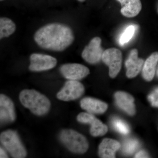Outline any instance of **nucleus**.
I'll return each instance as SVG.
<instances>
[{"label": "nucleus", "mask_w": 158, "mask_h": 158, "mask_svg": "<svg viewBox=\"0 0 158 158\" xmlns=\"http://www.w3.org/2000/svg\"><path fill=\"white\" fill-rule=\"evenodd\" d=\"M34 39L41 48L62 52L72 44L74 36L70 27L61 23H54L38 29L34 34Z\"/></svg>", "instance_id": "f257e3e1"}, {"label": "nucleus", "mask_w": 158, "mask_h": 158, "mask_svg": "<svg viewBox=\"0 0 158 158\" xmlns=\"http://www.w3.org/2000/svg\"><path fill=\"white\" fill-rule=\"evenodd\" d=\"M20 102L34 115H45L51 108V102L45 95L34 90L25 89L20 93Z\"/></svg>", "instance_id": "f03ea898"}, {"label": "nucleus", "mask_w": 158, "mask_h": 158, "mask_svg": "<svg viewBox=\"0 0 158 158\" xmlns=\"http://www.w3.org/2000/svg\"><path fill=\"white\" fill-rule=\"evenodd\" d=\"M59 138L66 148L74 153H85L89 148L87 138L73 130H62L59 134Z\"/></svg>", "instance_id": "7ed1b4c3"}, {"label": "nucleus", "mask_w": 158, "mask_h": 158, "mask_svg": "<svg viewBox=\"0 0 158 158\" xmlns=\"http://www.w3.org/2000/svg\"><path fill=\"white\" fill-rule=\"evenodd\" d=\"M0 141L12 157L24 158L27 156L25 148L15 131L8 130L3 131L0 135Z\"/></svg>", "instance_id": "20e7f679"}, {"label": "nucleus", "mask_w": 158, "mask_h": 158, "mask_svg": "<svg viewBox=\"0 0 158 158\" xmlns=\"http://www.w3.org/2000/svg\"><path fill=\"white\" fill-rule=\"evenodd\" d=\"M102 60L109 66L110 77H116L121 68L122 54L121 51L116 48L106 50L103 54Z\"/></svg>", "instance_id": "39448f33"}, {"label": "nucleus", "mask_w": 158, "mask_h": 158, "mask_svg": "<svg viewBox=\"0 0 158 158\" xmlns=\"http://www.w3.org/2000/svg\"><path fill=\"white\" fill-rule=\"evenodd\" d=\"M85 88L77 81L69 80L57 93V98L63 101H70L79 98L84 94Z\"/></svg>", "instance_id": "423d86ee"}, {"label": "nucleus", "mask_w": 158, "mask_h": 158, "mask_svg": "<svg viewBox=\"0 0 158 158\" xmlns=\"http://www.w3.org/2000/svg\"><path fill=\"white\" fill-rule=\"evenodd\" d=\"M57 64V60L49 55L39 53L32 54L30 56L29 69L32 72H41L50 70Z\"/></svg>", "instance_id": "0eeeda50"}, {"label": "nucleus", "mask_w": 158, "mask_h": 158, "mask_svg": "<svg viewBox=\"0 0 158 158\" xmlns=\"http://www.w3.org/2000/svg\"><path fill=\"white\" fill-rule=\"evenodd\" d=\"M102 40L95 37L86 46L82 53L83 59L88 63L95 64L102 60L104 52L101 47Z\"/></svg>", "instance_id": "6e6552de"}, {"label": "nucleus", "mask_w": 158, "mask_h": 158, "mask_svg": "<svg viewBox=\"0 0 158 158\" xmlns=\"http://www.w3.org/2000/svg\"><path fill=\"white\" fill-rule=\"evenodd\" d=\"M77 119L81 123L90 125V133L94 137L102 136L107 132V126L91 113H80L77 116Z\"/></svg>", "instance_id": "1a4fd4ad"}, {"label": "nucleus", "mask_w": 158, "mask_h": 158, "mask_svg": "<svg viewBox=\"0 0 158 158\" xmlns=\"http://www.w3.org/2000/svg\"><path fill=\"white\" fill-rule=\"evenodd\" d=\"M60 71L62 76L69 80L79 81L89 74V69L78 63H67L60 67Z\"/></svg>", "instance_id": "9d476101"}, {"label": "nucleus", "mask_w": 158, "mask_h": 158, "mask_svg": "<svg viewBox=\"0 0 158 158\" xmlns=\"http://www.w3.org/2000/svg\"><path fill=\"white\" fill-rule=\"evenodd\" d=\"M16 119L15 109L12 100L4 94L0 95V121L1 124H8Z\"/></svg>", "instance_id": "9b49d317"}, {"label": "nucleus", "mask_w": 158, "mask_h": 158, "mask_svg": "<svg viewBox=\"0 0 158 158\" xmlns=\"http://www.w3.org/2000/svg\"><path fill=\"white\" fill-rule=\"evenodd\" d=\"M138 50L134 49L130 52L126 61V76L129 78H133L137 76L143 68L144 60L138 58Z\"/></svg>", "instance_id": "f8f14e48"}, {"label": "nucleus", "mask_w": 158, "mask_h": 158, "mask_svg": "<svg viewBox=\"0 0 158 158\" xmlns=\"http://www.w3.org/2000/svg\"><path fill=\"white\" fill-rule=\"evenodd\" d=\"M114 97L116 105L123 111L130 116L135 114V99L131 94L123 91H118L115 93Z\"/></svg>", "instance_id": "ddd939ff"}, {"label": "nucleus", "mask_w": 158, "mask_h": 158, "mask_svg": "<svg viewBox=\"0 0 158 158\" xmlns=\"http://www.w3.org/2000/svg\"><path fill=\"white\" fill-rule=\"evenodd\" d=\"M80 105L82 109L92 114H103L107 110L108 107L104 102L90 97L82 99Z\"/></svg>", "instance_id": "4468645a"}, {"label": "nucleus", "mask_w": 158, "mask_h": 158, "mask_svg": "<svg viewBox=\"0 0 158 158\" xmlns=\"http://www.w3.org/2000/svg\"><path fill=\"white\" fill-rule=\"evenodd\" d=\"M120 148L118 141L110 138H105L99 146L98 154L101 158H115V154Z\"/></svg>", "instance_id": "2eb2a0df"}, {"label": "nucleus", "mask_w": 158, "mask_h": 158, "mask_svg": "<svg viewBox=\"0 0 158 158\" xmlns=\"http://www.w3.org/2000/svg\"><path fill=\"white\" fill-rule=\"evenodd\" d=\"M121 4V13L123 16L132 18L137 16L142 9L141 0H116Z\"/></svg>", "instance_id": "dca6fc26"}, {"label": "nucleus", "mask_w": 158, "mask_h": 158, "mask_svg": "<svg viewBox=\"0 0 158 158\" xmlns=\"http://www.w3.org/2000/svg\"><path fill=\"white\" fill-rule=\"evenodd\" d=\"M158 62V52L153 53L144 62L142 68L143 78L147 81H151L153 79Z\"/></svg>", "instance_id": "f3484780"}, {"label": "nucleus", "mask_w": 158, "mask_h": 158, "mask_svg": "<svg viewBox=\"0 0 158 158\" xmlns=\"http://www.w3.org/2000/svg\"><path fill=\"white\" fill-rule=\"evenodd\" d=\"M16 30V25L10 19L2 17L0 19V38L9 37Z\"/></svg>", "instance_id": "a211bd4d"}, {"label": "nucleus", "mask_w": 158, "mask_h": 158, "mask_svg": "<svg viewBox=\"0 0 158 158\" xmlns=\"http://www.w3.org/2000/svg\"><path fill=\"white\" fill-rule=\"evenodd\" d=\"M140 143L137 139L130 138L123 142V152L127 155L132 154L138 149Z\"/></svg>", "instance_id": "6ab92c4d"}, {"label": "nucleus", "mask_w": 158, "mask_h": 158, "mask_svg": "<svg viewBox=\"0 0 158 158\" xmlns=\"http://www.w3.org/2000/svg\"><path fill=\"white\" fill-rule=\"evenodd\" d=\"M112 126L114 129L118 133L123 135H127L129 134L130 129L127 123L118 118H113L112 121Z\"/></svg>", "instance_id": "aec40b11"}, {"label": "nucleus", "mask_w": 158, "mask_h": 158, "mask_svg": "<svg viewBox=\"0 0 158 158\" xmlns=\"http://www.w3.org/2000/svg\"><path fill=\"white\" fill-rule=\"evenodd\" d=\"M135 28L134 26L131 25L128 27L124 32L122 34L119 39V43L121 45L127 43L131 39L135 34Z\"/></svg>", "instance_id": "412c9836"}, {"label": "nucleus", "mask_w": 158, "mask_h": 158, "mask_svg": "<svg viewBox=\"0 0 158 158\" xmlns=\"http://www.w3.org/2000/svg\"><path fill=\"white\" fill-rule=\"evenodd\" d=\"M148 98L153 107L158 108V87L150 94Z\"/></svg>", "instance_id": "4be33fe9"}, {"label": "nucleus", "mask_w": 158, "mask_h": 158, "mask_svg": "<svg viewBox=\"0 0 158 158\" xmlns=\"http://www.w3.org/2000/svg\"><path fill=\"white\" fill-rule=\"evenodd\" d=\"M149 156L145 151L141 150L136 154L135 158H148Z\"/></svg>", "instance_id": "5701e85b"}, {"label": "nucleus", "mask_w": 158, "mask_h": 158, "mask_svg": "<svg viewBox=\"0 0 158 158\" xmlns=\"http://www.w3.org/2000/svg\"><path fill=\"white\" fill-rule=\"evenodd\" d=\"M8 155L6 153L5 150L1 147L0 148V158H8Z\"/></svg>", "instance_id": "b1692460"}, {"label": "nucleus", "mask_w": 158, "mask_h": 158, "mask_svg": "<svg viewBox=\"0 0 158 158\" xmlns=\"http://www.w3.org/2000/svg\"><path fill=\"white\" fill-rule=\"evenodd\" d=\"M79 2H85V0H78Z\"/></svg>", "instance_id": "393cba45"}, {"label": "nucleus", "mask_w": 158, "mask_h": 158, "mask_svg": "<svg viewBox=\"0 0 158 158\" xmlns=\"http://www.w3.org/2000/svg\"><path fill=\"white\" fill-rule=\"evenodd\" d=\"M157 76L158 77V68L157 70Z\"/></svg>", "instance_id": "a878e982"}, {"label": "nucleus", "mask_w": 158, "mask_h": 158, "mask_svg": "<svg viewBox=\"0 0 158 158\" xmlns=\"http://www.w3.org/2000/svg\"><path fill=\"white\" fill-rule=\"evenodd\" d=\"M1 1H2V0H1Z\"/></svg>", "instance_id": "bb28decb"}]
</instances>
